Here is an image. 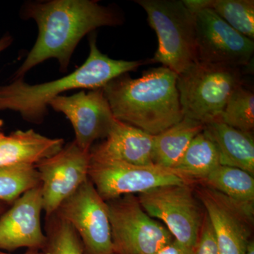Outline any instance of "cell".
<instances>
[{
	"mask_svg": "<svg viewBox=\"0 0 254 254\" xmlns=\"http://www.w3.org/2000/svg\"><path fill=\"white\" fill-rule=\"evenodd\" d=\"M22 15L36 21V43L14 74L23 78L31 68L50 59H56L60 71L67 70L71 56L82 38L103 26H117L123 18L116 9L93 0H51L30 1Z\"/></svg>",
	"mask_w": 254,
	"mask_h": 254,
	"instance_id": "1",
	"label": "cell"
},
{
	"mask_svg": "<svg viewBox=\"0 0 254 254\" xmlns=\"http://www.w3.org/2000/svg\"><path fill=\"white\" fill-rule=\"evenodd\" d=\"M177 82V73L162 66L136 79L122 75L102 89L115 119L155 136L185 118Z\"/></svg>",
	"mask_w": 254,
	"mask_h": 254,
	"instance_id": "2",
	"label": "cell"
},
{
	"mask_svg": "<svg viewBox=\"0 0 254 254\" xmlns=\"http://www.w3.org/2000/svg\"><path fill=\"white\" fill-rule=\"evenodd\" d=\"M90 53L85 63L73 72L55 81L28 84L23 78L0 86V111L19 113L26 121L41 124L48 114L52 100L64 92L76 89L102 88L112 80L134 71L144 61L114 60L97 46L96 35L90 36Z\"/></svg>",
	"mask_w": 254,
	"mask_h": 254,
	"instance_id": "3",
	"label": "cell"
},
{
	"mask_svg": "<svg viewBox=\"0 0 254 254\" xmlns=\"http://www.w3.org/2000/svg\"><path fill=\"white\" fill-rule=\"evenodd\" d=\"M156 33L158 48L150 63L180 75L198 62L195 15L179 0H136Z\"/></svg>",
	"mask_w": 254,
	"mask_h": 254,
	"instance_id": "4",
	"label": "cell"
},
{
	"mask_svg": "<svg viewBox=\"0 0 254 254\" xmlns=\"http://www.w3.org/2000/svg\"><path fill=\"white\" fill-rule=\"evenodd\" d=\"M242 86L240 68L197 62L177 75L184 117L204 125L218 121L230 96Z\"/></svg>",
	"mask_w": 254,
	"mask_h": 254,
	"instance_id": "5",
	"label": "cell"
},
{
	"mask_svg": "<svg viewBox=\"0 0 254 254\" xmlns=\"http://www.w3.org/2000/svg\"><path fill=\"white\" fill-rule=\"evenodd\" d=\"M106 203L114 254H155L174 240L167 227L145 213L134 194Z\"/></svg>",
	"mask_w": 254,
	"mask_h": 254,
	"instance_id": "6",
	"label": "cell"
},
{
	"mask_svg": "<svg viewBox=\"0 0 254 254\" xmlns=\"http://www.w3.org/2000/svg\"><path fill=\"white\" fill-rule=\"evenodd\" d=\"M192 185L158 187L137 197L145 213L163 221L175 240L194 249L205 212Z\"/></svg>",
	"mask_w": 254,
	"mask_h": 254,
	"instance_id": "7",
	"label": "cell"
},
{
	"mask_svg": "<svg viewBox=\"0 0 254 254\" xmlns=\"http://www.w3.org/2000/svg\"><path fill=\"white\" fill-rule=\"evenodd\" d=\"M88 178L105 201L125 195L140 194L158 187L193 184L172 169L156 165H132L91 156Z\"/></svg>",
	"mask_w": 254,
	"mask_h": 254,
	"instance_id": "8",
	"label": "cell"
},
{
	"mask_svg": "<svg viewBox=\"0 0 254 254\" xmlns=\"http://www.w3.org/2000/svg\"><path fill=\"white\" fill-rule=\"evenodd\" d=\"M55 214L74 229L85 254H114L108 205L89 178L60 205Z\"/></svg>",
	"mask_w": 254,
	"mask_h": 254,
	"instance_id": "9",
	"label": "cell"
},
{
	"mask_svg": "<svg viewBox=\"0 0 254 254\" xmlns=\"http://www.w3.org/2000/svg\"><path fill=\"white\" fill-rule=\"evenodd\" d=\"M195 194L210 220L220 254H246L252 242L254 207L240 204L198 185Z\"/></svg>",
	"mask_w": 254,
	"mask_h": 254,
	"instance_id": "10",
	"label": "cell"
},
{
	"mask_svg": "<svg viewBox=\"0 0 254 254\" xmlns=\"http://www.w3.org/2000/svg\"><path fill=\"white\" fill-rule=\"evenodd\" d=\"M91 153L74 141L64 145L58 153L37 163L46 218L88 178Z\"/></svg>",
	"mask_w": 254,
	"mask_h": 254,
	"instance_id": "11",
	"label": "cell"
},
{
	"mask_svg": "<svg viewBox=\"0 0 254 254\" xmlns=\"http://www.w3.org/2000/svg\"><path fill=\"white\" fill-rule=\"evenodd\" d=\"M195 18L198 62L237 68L250 63L254 41L234 29L212 9L202 10Z\"/></svg>",
	"mask_w": 254,
	"mask_h": 254,
	"instance_id": "12",
	"label": "cell"
},
{
	"mask_svg": "<svg viewBox=\"0 0 254 254\" xmlns=\"http://www.w3.org/2000/svg\"><path fill=\"white\" fill-rule=\"evenodd\" d=\"M49 106L69 120L74 130L73 141L88 151L95 141L106 138L116 120L102 88L60 95L50 102Z\"/></svg>",
	"mask_w": 254,
	"mask_h": 254,
	"instance_id": "13",
	"label": "cell"
},
{
	"mask_svg": "<svg viewBox=\"0 0 254 254\" xmlns=\"http://www.w3.org/2000/svg\"><path fill=\"white\" fill-rule=\"evenodd\" d=\"M41 184L15 200L0 217V251L44 250L47 237L41 227Z\"/></svg>",
	"mask_w": 254,
	"mask_h": 254,
	"instance_id": "14",
	"label": "cell"
},
{
	"mask_svg": "<svg viewBox=\"0 0 254 254\" xmlns=\"http://www.w3.org/2000/svg\"><path fill=\"white\" fill-rule=\"evenodd\" d=\"M153 143V135L116 119L105 141L93 145L90 153L93 158L136 165H154Z\"/></svg>",
	"mask_w": 254,
	"mask_h": 254,
	"instance_id": "15",
	"label": "cell"
},
{
	"mask_svg": "<svg viewBox=\"0 0 254 254\" xmlns=\"http://www.w3.org/2000/svg\"><path fill=\"white\" fill-rule=\"evenodd\" d=\"M64 145L63 138H51L34 130H18L0 141V167L36 165L58 153Z\"/></svg>",
	"mask_w": 254,
	"mask_h": 254,
	"instance_id": "16",
	"label": "cell"
},
{
	"mask_svg": "<svg viewBox=\"0 0 254 254\" xmlns=\"http://www.w3.org/2000/svg\"><path fill=\"white\" fill-rule=\"evenodd\" d=\"M203 132L218 150L220 164L254 175L253 133L240 131L220 121L205 124Z\"/></svg>",
	"mask_w": 254,
	"mask_h": 254,
	"instance_id": "17",
	"label": "cell"
},
{
	"mask_svg": "<svg viewBox=\"0 0 254 254\" xmlns=\"http://www.w3.org/2000/svg\"><path fill=\"white\" fill-rule=\"evenodd\" d=\"M204 124L188 118L154 136L153 162L162 168L172 169L183 156L190 142L203 131Z\"/></svg>",
	"mask_w": 254,
	"mask_h": 254,
	"instance_id": "18",
	"label": "cell"
},
{
	"mask_svg": "<svg viewBox=\"0 0 254 254\" xmlns=\"http://www.w3.org/2000/svg\"><path fill=\"white\" fill-rule=\"evenodd\" d=\"M220 165L216 147L203 131L190 142L173 170L182 178L195 184L204 180Z\"/></svg>",
	"mask_w": 254,
	"mask_h": 254,
	"instance_id": "19",
	"label": "cell"
},
{
	"mask_svg": "<svg viewBox=\"0 0 254 254\" xmlns=\"http://www.w3.org/2000/svg\"><path fill=\"white\" fill-rule=\"evenodd\" d=\"M240 204L254 206V178L245 170L220 165L198 182Z\"/></svg>",
	"mask_w": 254,
	"mask_h": 254,
	"instance_id": "20",
	"label": "cell"
},
{
	"mask_svg": "<svg viewBox=\"0 0 254 254\" xmlns=\"http://www.w3.org/2000/svg\"><path fill=\"white\" fill-rule=\"evenodd\" d=\"M41 184L35 165L0 167V201L11 205L23 193Z\"/></svg>",
	"mask_w": 254,
	"mask_h": 254,
	"instance_id": "21",
	"label": "cell"
},
{
	"mask_svg": "<svg viewBox=\"0 0 254 254\" xmlns=\"http://www.w3.org/2000/svg\"><path fill=\"white\" fill-rule=\"evenodd\" d=\"M46 219L45 254H85L79 237L68 222L55 213Z\"/></svg>",
	"mask_w": 254,
	"mask_h": 254,
	"instance_id": "22",
	"label": "cell"
},
{
	"mask_svg": "<svg viewBox=\"0 0 254 254\" xmlns=\"http://www.w3.org/2000/svg\"><path fill=\"white\" fill-rule=\"evenodd\" d=\"M218 121L240 130L253 133L254 94L243 86L232 93Z\"/></svg>",
	"mask_w": 254,
	"mask_h": 254,
	"instance_id": "23",
	"label": "cell"
},
{
	"mask_svg": "<svg viewBox=\"0 0 254 254\" xmlns=\"http://www.w3.org/2000/svg\"><path fill=\"white\" fill-rule=\"evenodd\" d=\"M211 9L234 29L254 41V0H213Z\"/></svg>",
	"mask_w": 254,
	"mask_h": 254,
	"instance_id": "24",
	"label": "cell"
},
{
	"mask_svg": "<svg viewBox=\"0 0 254 254\" xmlns=\"http://www.w3.org/2000/svg\"><path fill=\"white\" fill-rule=\"evenodd\" d=\"M192 254H220L210 220L205 212L199 236Z\"/></svg>",
	"mask_w": 254,
	"mask_h": 254,
	"instance_id": "25",
	"label": "cell"
},
{
	"mask_svg": "<svg viewBox=\"0 0 254 254\" xmlns=\"http://www.w3.org/2000/svg\"><path fill=\"white\" fill-rule=\"evenodd\" d=\"M193 249L182 245L175 239L155 254H192Z\"/></svg>",
	"mask_w": 254,
	"mask_h": 254,
	"instance_id": "26",
	"label": "cell"
},
{
	"mask_svg": "<svg viewBox=\"0 0 254 254\" xmlns=\"http://www.w3.org/2000/svg\"><path fill=\"white\" fill-rule=\"evenodd\" d=\"M184 5L191 14L197 13L205 9H211L213 0H182Z\"/></svg>",
	"mask_w": 254,
	"mask_h": 254,
	"instance_id": "27",
	"label": "cell"
},
{
	"mask_svg": "<svg viewBox=\"0 0 254 254\" xmlns=\"http://www.w3.org/2000/svg\"><path fill=\"white\" fill-rule=\"evenodd\" d=\"M13 43V37L9 33L4 35L0 38V54L7 49Z\"/></svg>",
	"mask_w": 254,
	"mask_h": 254,
	"instance_id": "28",
	"label": "cell"
},
{
	"mask_svg": "<svg viewBox=\"0 0 254 254\" xmlns=\"http://www.w3.org/2000/svg\"><path fill=\"white\" fill-rule=\"evenodd\" d=\"M0 254H11L9 253H6V252H2L0 251ZM23 254H45L43 251L41 250H27L26 253Z\"/></svg>",
	"mask_w": 254,
	"mask_h": 254,
	"instance_id": "29",
	"label": "cell"
},
{
	"mask_svg": "<svg viewBox=\"0 0 254 254\" xmlns=\"http://www.w3.org/2000/svg\"><path fill=\"white\" fill-rule=\"evenodd\" d=\"M11 204H9V203H4V202L0 201V215L1 214L4 213L8 208H9V206H10Z\"/></svg>",
	"mask_w": 254,
	"mask_h": 254,
	"instance_id": "30",
	"label": "cell"
},
{
	"mask_svg": "<svg viewBox=\"0 0 254 254\" xmlns=\"http://www.w3.org/2000/svg\"><path fill=\"white\" fill-rule=\"evenodd\" d=\"M246 254H254V242L253 240L249 245Z\"/></svg>",
	"mask_w": 254,
	"mask_h": 254,
	"instance_id": "31",
	"label": "cell"
},
{
	"mask_svg": "<svg viewBox=\"0 0 254 254\" xmlns=\"http://www.w3.org/2000/svg\"><path fill=\"white\" fill-rule=\"evenodd\" d=\"M3 125H4V122L2 120H0V141L5 136L4 132L2 131Z\"/></svg>",
	"mask_w": 254,
	"mask_h": 254,
	"instance_id": "32",
	"label": "cell"
}]
</instances>
